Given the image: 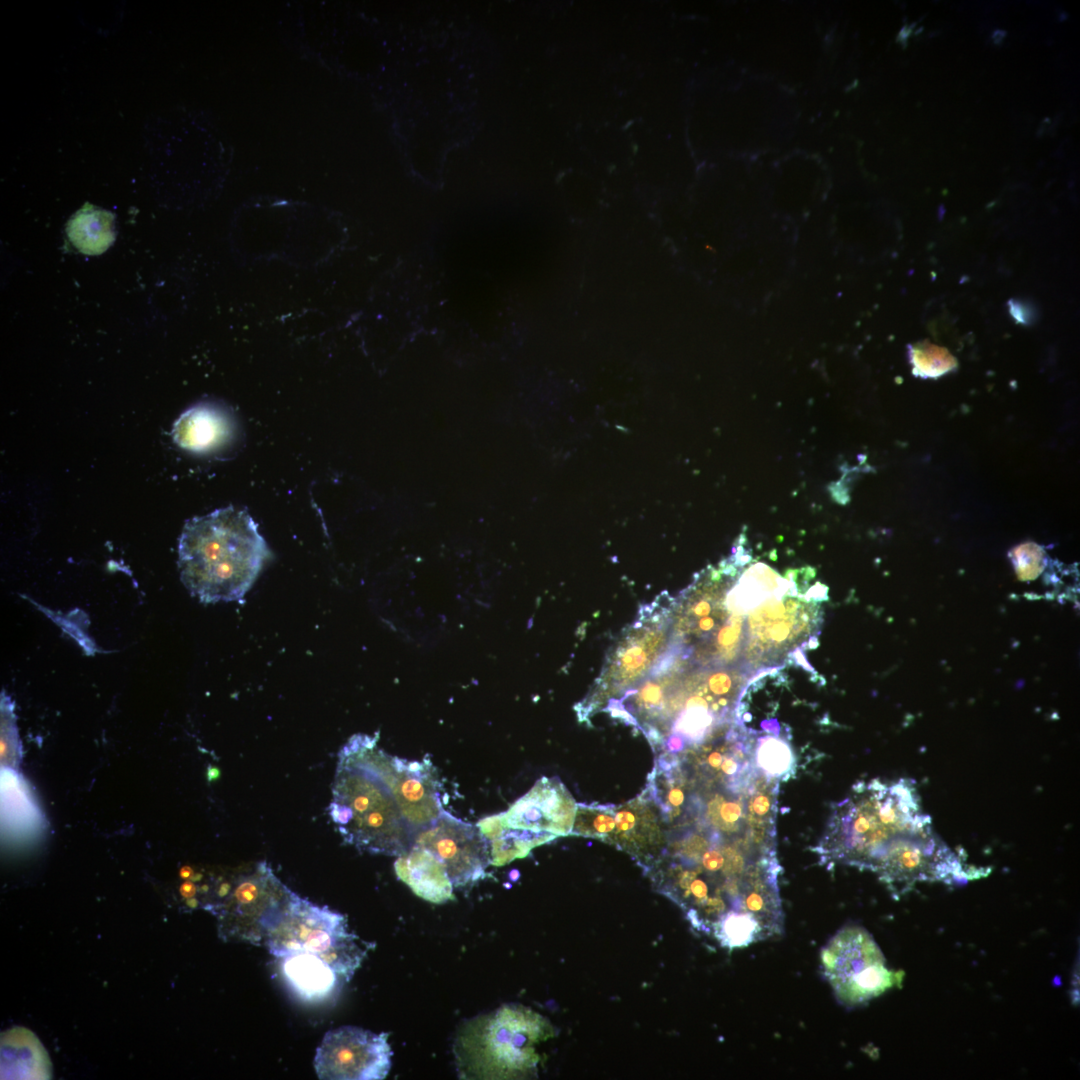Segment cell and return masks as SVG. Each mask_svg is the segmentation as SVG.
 Here are the masks:
<instances>
[{
  "mask_svg": "<svg viewBox=\"0 0 1080 1080\" xmlns=\"http://www.w3.org/2000/svg\"><path fill=\"white\" fill-rule=\"evenodd\" d=\"M931 826L913 780H859L832 805L825 831L812 849L821 864L870 871L887 847Z\"/></svg>",
  "mask_w": 1080,
  "mask_h": 1080,
  "instance_id": "cell-3",
  "label": "cell"
},
{
  "mask_svg": "<svg viewBox=\"0 0 1080 1080\" xmlns=\"http://www.w3.org/2000/svg\"><path fill=\"white\" fill-rule=\"evenodd\" d=\"M294 892L265 862L237 878L218 912V932L226 941L264 943L284 915Z\"/></svg>",
  "mask_w": 1080,
  "mask_h": 1080,
  "instance_id": "cell-10",
  "label": "cell"
},
{
  "mask_svg": "<svg viewBox=\"0 0 1080 1080\" xmlns=\"http://www.w3.org/2000/svg\"><path fill=\"white\" fill-rule=\"evenodd\" d=\"M357 940L344 915L294 894L263 944L279 958L296 953L320 956L349 981L367 953Z\"/></svg>",
  "mask_w": 1080,
  "mask_h": 1080,
  "instance_id": "cell-8",
  "label": "cell"
},
{
  "mask_svg": "<svg viewBox=\"0 0 1080 1080\" xmlns=\"http://www.w3.org/2000/svg\"><path fill=\"white\" fill-rule=\"evenodd\" d=\"M1005 35H1006V32L1004 30L997 29V30H995L993 32L992 39L996 44H999V43H1001L1003 41V39L1005 38Z\"/></svg>",
  "mask_w": 1080,
  "mask_h": 1080,
  "instance_id": "cell-30",
  "label": "cell"
},
{
  "mask_svg": "<svg viewBox=\"0 0 1080 1080\" xmlns=\"http://www.w3.org/2000/svg\"><path fill=\"white\" fill-rule=\"evenodd\" d=\"M388 1033H373L354 1026L328 1031L314 1057L319 1079L380 1080L391 1068Z\"/></svg>",
  "mask_w": 1080,
  "mask_h": 1080,
  "instance_id": "cell-12",
  "label": "cell"
},
{
  "mask_svg": "<svg viewBox=\"0 0 1080 1080\" xmlns=\"http://www.w3.org/2000/svg\"><path fill=\"white\" fill-rule=\"evenodd\" d=\"M673 597L662 592L642 605L636 618L609 647L599 676L576 704L580 722H589L606 705L643 680L671 647L670 613Z\"/></svg>",
  "mask_w": 1080,
  "mask_h": 1080,
  "instance_id": "cell-6",
  "label": "cell"
},
{
  "mask_svg": "<svg viewBox=\"0 0 1080 1080\" xmlns=\"http://www.w3.org/2000/svg\"><path fill=\"white\" fill-rule=\"evenodd\" d=\"M642 794L658 810L668 831L694 823L698 792L683 771L676 753L659 752Z\"/></svg>",
  "mask_w": 1080,
  "mask_h": 1080,
  "instance_id": "cell-16",
  "label": "cell"
},
{
  "mask_svg": "<svg viewBox=\"0 0 1080 1080\" xmlns=\"http://www.w3.org/2000/svg\"><path fill=\"white\" fill-rule=\"evenodd\" d=\"M576 809V801L558 777H542L506 812L500 813V818L507 827L567 836L571 834Z\"/></svg>",
  "mask_w": 1080,
  "mask_h": 1080,
  "instance_id": "cell-14",
  "label": "cell"
},
{
  "mask_svg": "<svg viewBox=\"0 0 1080 1080\" xmlns=\"http://www.w3.org/2000/svg\"><path fill=\"white\" fill-rule=\"evenodd\" d=\"M780 871L777 843L725 836L696 821L668 831L647 873L695 930L737 949L783 932Z\"/></svg>",
  "mask_w": 1080,
  "mask_h": 1080,
  "instance_id": "cell-1",
  "label": "cell"
},
{
  "mask_svg": "<svg viewBox=\"0 0 1080 1080\" xmlns=\"http://www.w3.org/2000/svg\"><path fill=\"white\" fill-rule=\"evenodd\" d=\"M477 825L490 842L491 864L495 866L505 865L516 858H524L533 848L557 837L548 832L507 827L502 823L500 814L486 817Z\"/></svg>",
  "mask_w": 1080,
  "mask_h": 1080,
  "instance_id": "cell-23",
  "label": "cell"
},
{
  "mask_svg": "<svg viewBox=\"0 0 1080 1080\" xmlns=\"http://www.w3.org/2000/svg\"><path fill=\"white\" fill-rule=\"evenodd\" d=\"M738 578L734 565L707 568L673 597L670 649L692 666L740 663L746 613L728 601Z\"/></svg>",
  "mask_w": 1080,
  "mask_h": 1080,
  "instance_id": "cell-5",
  "label": "cell"
},
{
  "mask_svg": "<svg viewBox=\"0 0 1080 1080\" xmlns=\"http://www.w3.org/2000/svg\"><path fill=\"white\" fill-rule=\"evenodd\" d=\"M492 1029L490 1049L493 1058L502 1066L522 1069L534 1066L538 1060L533 1045L551 1035V1027L543 1017L528 1009L502 1008Z\"/></svg>",
  "mask_w": 1080,
  "mask_h": 1080,
  "instance_id": "cell-17",
  "label": "cell"
},
{
  "mask_svg": "<svg viewBox=\"0 0 1080 1080\" xmlns=\"http://www.w3.org/2000/svg\"><path fill=\"white\" fill-rule=\"evenodd\" d=\"M280 971L287 986L302 1001L316 1003L333 995L339 974L323 958L296 953L281 958Z\"/></svg>",
  "mask_w": 1080,
  "mask_h": 1080,
  "instance_id": "cell-19",
  "label": "cell"
},
{
  "mask_svg": "<svg viewBox=\"0 0 1080 1080\" xmlns=\"http://www.w3.org/2000/svg\"><path fill=\"white\" fill-rule=\"evenodd\" d=\"M751 739L753 762L760 772L779 782L795 776L800 763L791 743L771 735H760Z\"/></svg>",
  "mask_w": 1080,
  "mask_h": 1080,
  "instance_id": "cell-25",
  "label": "cell"
},
{
  "mask_svg": "<svg viewBox=\"0 0 1080 1080\" xmlns=\"http://www.w3.org/2000/svg\"><path fill=\"white\" fill-rule=\"evenodd\" d=\"M2 825L21 832L42 828L44 816L27 781L13 768L1 767Z\"/></svg>",
  "mask_w": 1080,
  "mask_h": 1080,
  "instance_id": "cell-22",
  "label": "cell"
},
{
  "mask_svg": "<svg viewBox=\"0 0 1080 1080\" xmlns=\"http://www.w3.org/2000/svg\"><path fill=\"white\" fill-rule=\"evenodd\" d=\"M114 218L111 212L86 204L68 221L67 234L81 252L100 254L115 239Z\"/></svg>",
  "mask_w": 1080,
  "mask_h": 1080,
  "instance_id": "cell-24",
  "label": "cell"
},
{
  "mask_svg": "<svg viewBox=\"0 0 1080 1080\" xmlns=\"http://www.w3.org/2000/svg\"><path fill=\"white\" fill-rule=\"evenodd\" d=\"M393 757L377 738L355 735L343 746L329 815L345 842L370 853L400 856L416 833L402 812L393 786Z\"/></svg>",
  "mask_w": 1080,
  "mask_h": 1080,
  "instance_id": "cell-2",
  "label": "cell"
},
{
  "mask_svg": "<svg viewBox=\"0 0 1080 1080\" xmlns=\"http://www.w3.org/2000/svg\"><path fill=\"white\" fill-rule=\"evenodd\" d=\"M820 959L834 996L848 1008L898 987L904 976L887 966L872 935L859 925L841 928L823 947Z\"/></svg>",
  "mask_w": 1080,
  "mask_h": 1080,
  "instance_id": "cell-9",
  "label": "cell"
},
{
  "mask_svg": "<svg viewBox=\"0 0 1080 1080\" xmlns=\"http://www.w3.org/2000/svg\"><path fill=\"white\" fill-rule=\"evenodd\" d=\"M268 556L249 513L225 507L186 521L178 544L180 580L202 603L240 600Z\"/></svg>",
  "mask_w": 1080,
  "mask_h": 1080,
  "instance_id": "cell-4",
  "label": "cell"
},
{
  "mask_svg": "<svg viewBox=\"0 0 1080 1080\" xmlns=\"http://www.w3.org/2000/svg\"><path fill=\"white\" fill-rule=\"evenodd\" d=\"M231 424L224 412L210 404L194 406L176 420L173 426L174 442L184 450L205 453L226 442Z\"/></svg>",
  "mask_w": 1080,
  "mask_h": 1080,
  "instance_id": "cell-20",
  "label": "cell"
},
{
  "mask_svg": "<svg viewBox=\"0 0 1080 1080\" xmlns=\"http://www.w3.org/2000/svg\"><path fill=\"white\" fill-rule=\"evenodd\" d=\"M819 600L800 595L793 584L750 609L740 664L755 676L778 668L794 652L817 643L824 614Z\"/></svg>",
  "mask_w": 1080,
  "mask_h": 1080,
  "instance_id": "cell-7",
  "label": "cell"
},
{
  "mask_svg": "<svg viewBox=\"0 0 1080 1080\" xmlns=\"http://www.w3.org/2000/svg\"><path fill=\"white\" fill-rule=\"evenodd\" d=\"M615 825L606 843L632 856L647 871L667 844L668 830L653 803L642 793L614 805Z\"/></svg>",
  "mask_w": 1080,
  "mask_h": 1080,
  "instance_id": "cell-15",
  "label": "cell"
},
{
  "mask_svg": "<svg viewBox=\"0 0 1080 1080\" xmlns=\"http://www.w3.org/2000/svg\"><path fill=\"white\" fill-rule=\"evenodd\" d=\"M414 845L433 853L456 887L484 877L491 864L489 841L480 829L446 811L416 835Z\"/></svg>",
  "mask_w": 1080,
  "mask_h": 1080,
  "instance_id": "cell-13",
  "label": "cell"
},
{
  "mask_svg": "<svg viewBox=\"0 0 1080 1080\" xmlns=\"http://www.w3.org/2000/svg\"><path fill=\"white\" fill-rule=\"evenodd\" d=\"M1 767L19 769L22 746L16 726L14 705L5 691L1 693Z\"/></svg>",
  "mask_w": 1080,
  "mask_h": 1080,
  "instance_id": "cell-27",
  "label": "cell"
},
{
  "mask_svg": "<svg viewBox=\"0 0 1080 1080\" xmlns=\"http://www.w3.org/2000/svg\"><path fill=\"white\" fill-rule=\"evenodd\" d=\"M615 825L614 805L577 803L570 835L590 837L607 842Z\"/></svg>",
  "mask_w": 1080,
  "mask_h": 1080,
  "instance_id": "cell-26",
  "label": "cell"
},
{
  "mask_svg": "<svg viewBox=\"0 0 1080 1080\" xmlns=\"http://www.w3.org/2000/svg\"><path fill=\"white\" fill-rule=\"evenodd\" d=\"M394 866L397 876L419 897L433 903L453 899V884L447 871L429 850L414 845L398 856Z\"/></svg>",
  "mask_w": 1080,
  "mask_h": 1080,
  "instance_id": "cell-18",
  "label": "cell"
},
{
  "mask_svg": "<svg viewBox=\"0 0 1080 1080\" xmlns=\"http://www.w3.org/2000/svg\"><path fill=\"white\" fill-rule=\"evenodd\" d=\"M50 1059L38 1040L23 1027L1 1035V1079H50Z\"/></svg>",
  "mask_w": 1080,
  "mask_h": 1080,
  "instance_id": "cell-21",
  "label": "cell"
},
{
  "mask_svg": "<svg viewBox=\"0 0 1080 1080\" xmlns=\"http://www.w3.org/2000/svg\"><path fill=\"white\" fill-rule=\"evenodd\" d=\"M676 754L696 789L734 787L746 782L756 769L752 739L734 720Z\"/></svg>",
  "mask_w": 1080,
  "mask_h": 1080,
  "instance_id": "cell-11",
  "label": "cell"
},
{
  "mask_svg": "<svg viewBox=\"0 0 1080 1080\" xmlns=\"http://www.w3.org/2000/svg\"><path fill=\"white\" fill-rule=\"evenodd\" d=\"M218 775H219V771H218V769H217V768H212V769H211V768H209V769H208V773H207V776H208V779H209L210 781H211V780H213V779H215V778H217V777H218Z\"/></svg>",
  "mask_w": 1080,
  "mask_h": 1080,
  "instance_id": "cell-31",
  "label": "cell"
},
{
  "mask_svg": "<svg viewBox=\"0 0 1080 1080\" xmlns=\"http://www.w3.org/2000/svg\"><path fill=\"white\" fill-rule=\"evenodd\" d=\"M1044 553L1042 549L1033 543H1026L1013 550V559L1019 577L1022 579L1033 578L1043 568Z\"/></svg>",
  "mask_w": 1080,
  "mask_h": 1080,
  "instance_id": "cell-29",
  "label": "cell"
},
{
  "mask_svg": "<svg viewBox=\"0 0 1080 1080\" xmlns=\"http://www.w3.org/2000/svg\"><path fill=\"white\" fill-rule=\"evenodd\" d=\"M914 373L923 377H937L956 366L955 358L945 349L928 342L916 344L911 349Z\"/></svg>",
  "mask_w": 1080,
  "mask_h": 1080,
  "instance_id": "cell-28",
  "label": "cell"
}]
</instances>
